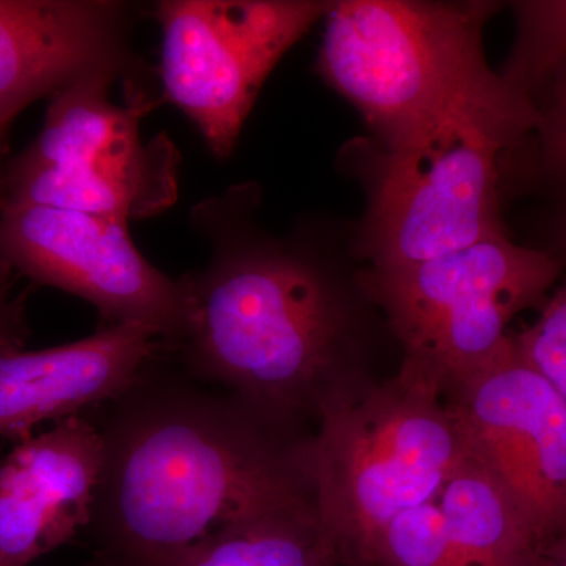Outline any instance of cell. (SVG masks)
<instances>
[{"label":"cell","mask_w":566,"mask_h":566,"mask_svg":"<svg viewBox=\"0 0 566 566\" xmlns=\"http://www.w3.org/2000/svg\"><path fill=\"white\" fill-rule=\"evenodd\" d=\"M159 353L92 420L103 465L85 532L107 566H177L229 521L315 499L312 438Z\"/></svg>","instance_id":"1"},{"label":"cell","mask_w":566,"mask_h":566,"mask_svg":"<svg viewBox=\"0 0 566 566\" xmlns=\"http://www.w3.org/2000/svg\"><path fill=\"white\" fill-rule=\"evenodd\" d=\"M255 186L193 205L189 226L207 263L178 281L186 329L181 370L294 423L352 394L354 318L344 286L311 244L255 223Z\"/></svg>","instance_id":"2"},{"label":"cell","mask_w":566,"mask_h":566,"mask_svg":"<svg viewBox=\"0 0 566 566\" xmlns=\"http://www.w3.org/2000/svg\"><path fill=\"white\" fill-rule=\"evenodd\" d=\"M499 2H331L319 76L353 104L386 151L468 115L536 132L535 103L488 65L483 29Z\"/></svg>","instance_id":"3"},{"label":"cell","mask_w":566,"mask_h":566,"mask_svg":"<svg viewBox=\"0 0 566 566\" xmlns=\"http://www.w3.org/2000/svg\"><path fill=\"white\" fill-rule=\"evenodd\" d=\"M438 376L406 363L389 381L319 412L311 469L319 521L342 566H370L390 521L439 501L469 455Z\"/></svg>","instance_id":"4"},{"label":"cell","mask_w":566,"mask_h":566,"mask_svg":"<svg viewBox=\"0 0 566 566\" xmlns=\"http://www.w3.org/2000/svg\"><path fill=\"white\" fill-rule=\"evenodd\" d=\"M565 262L499 234L428 262L363 274L406 363L438 376L446 390L474 374L505 344L513 316L546 296Z\"/></svg>","instance_id":"5"},{"label":"cell","mask_w":566,"mask_h":566,"mask_svg":"<svg viewBox=\"0 0 566 566\" xmlns=\"http://www.w3.org/2000/svg\"><path fill=\"white\" fill-rule=\"evenodd\" d=\"M523 136L502 118L468 115L386 151L360 234L371 268L411 266L506 234L499 156Z\"/></svg>","instance_id":"6"},{"label":"cell","mask_w":566,"mask_h":566,"mask_svg":"<svg viewBox=\"0 0 566 566\" xmlns=\"http://www.w3.org/2000/svg\"><path fill=\"white\" fill-rule=\"evenodd\" d=\"M329 7L323 0L156 2L163 102L191 118L216 158H230L264 81Z\"/></svg>","instance_id":"7"},{"label":"cell","mask_w":566,"mask_h":566,"mask_svg":"<svg viewBox=\"0 0 566 566\" xmlns=\"http://www.w3.org/2000/svg\"><path fill=\"white\" fill-rule=\"evenodd\" d=\"M0 263L82 297L104 324L150 327L161 349L172 348L185 334L188 311L180 281L142 255L125 219L0 203Z\"/></svg>","instance_id":"8"},{"label":"cell","mask_w":566,"mask_h":566,"mask_svg":"<svg viewBox=\"0 0 566 566\" xmlns=\"http://www.w3.org/2000/svg\"><path fill=\"white\" fill-rule=\"evenodd\" d=\"M450 389L469 450L515 499L542 547L566 535V401L515 335Z\"/></svg>","instance_id":"9"},{"label":"cell","mask_w":566,"mask_h":566,"mask_svg":"<svg viewBox=\"0 0 566 566\" xmlns=\"http://www.w3.org/2000/svg\"><path fill=\"white\" fill-rule=\"evenodd\" d=\"M132 20L114 0H0V132L82 77L136 71Z\"/></svg>","instance_id":"10"},{"label":"cell","mask_w":566,"mask_h":566,"mask_svg":"<svg viewBox=\"0 0 566 566\" xmlns=\"http://www.w3.org/2000/svg\"><path fill=\"white\" fill-rule=\"evenodd\" d=\"M103 465L98 428L77 415L0 461V566H31L85 532Z\"/></svg>","instance_id":"11"},{"label":"cell","mask_w":566,"mask_h":566,"mask_svg":"<svg viewBox=\"0 0 566 566\" xmlns=\"http://www.w3.org/2000/svg\"><path fill=\"white\" fill-rule=\"evenodd\" d=\"M159 352L150 327L117 323L73 344L0 354V438L21 441L41 422L114 400Z\"/></svg>","instance_id":"12"},{"label":"cell","mask_w":566,"mask_h":566,"mask_svg":"<svg viewBox=\"0 0 566 566\" xmlns=\"http://www.w3.org/2000/svg\"><path fill=\"white\" fill-rule=\"evenodd\" d=\"M118 77L103 71L52 95L40 136L20 158L77 170L117 188L139 180L148 161L139 122L151 104L140 96L129 106H115L109 91Z\"/></svg>","instance_id":"13"},{"label":"cell","mask_w":566,"mask_h":566,"mask_svg":"<svg viewBox=\"0 0 566 566\" xmlns=\"http://www.w3.org/2000/svg\"><path fill=\"white\" fill-rule=\"evenodd\" d=\"M438 502L452 566H536L542 542L534 526L471 450Z\"/></svg>","instance_id":"14"},{"label":"cell","mask_w":566,"mask_h":566,"mask_svg":"<svg viewBox=\"0 0 566 566\" xmlns=\"http://www.w3.org/2000/svg\"><path fill=\"white\" fill-rule=\"evenodd\" d=\"M177 566H342L315 499L237 517L193 545Z\"/></svg>","instance_id":"15"},{"label":"cell","mask_w":566,"mask_h":566,"mask_svg":"<svg viewBox=\"0 0 566 566\" xmlns=\"http://www.w3.org/2000/svg\"><path fill=\"white\" fill-rule=\"evenodd\" d=\"M510 6L516 39L499 74L513 92L536 104L566 66V0H517Z\"/></svg>","instance_id":"16"},{"label":"cell","mask_w":566,"mask_h":566,"mask_svg":"<svg viewBox=\"0 0 566 566\" xmlns=\"http://www.w3.org/2000/svg\"><path fill=\"white\" fill-rule=\"evenodd\" d=\"M370 566H452L439 502L395 516L379 538Z\"/></svg>","instance_id":"17"},{"label":"cell","mask_w":566,"mask_h":566,"mask_svg":"<svg viewBox=\"0 0 566 566\" xmlns=\"http://www.w3.org/2000/svg\"><path fill=\"white\" fill-rule=\"evenodd\" d=\"M517 348L566 401V281L536 322L515 335Z\"/></svg>","instance_id":"18"},{"label":"cell","mask_w":566,"mask_h":566,"mask_svg":"<svg viewBox=\"0 0 566 566\" xmlns=\"http://www.w3.org/2000/svg\"><path fill=\"white\" fill-rule=\"evenodd\" d=\"M539 163L551 180L566 182V66L536 103Z\"/></svg>","instance_id":"19"},{"label":"cell","mask_w":566,"mask_h":566,"mask_svg":"<svg viewBox=\"0 0 566 566\" xmlns=\"http://www.w3.org/2000/svg\"><path fill=\"white\" fill-rule=\"evenodd\" d=\"M10 271L0 263V354L22 349L29 337L24 297L11 293Z\"/></svg>","instance_id":"20"},{"label":"cell","mask_w":566,"mask_h":566,"mask_svg":"<svg viewBox=\"0 0 566 566\" xmlns=\"http://www.w3.org/2000/svg\"><path fill=\"white\" fill-rule=\"evenodd\" d=\"M536 566H566V535L542 547Z\"/></svg>","instance_id":"21"},{"label":"cell","mask_w":566,"mask_h":566,"mask_svg":"<svg viewBox=\"0 0 566 566\" xmlns=\"http://www.w3.org/2000/svg\"><path fill=\"white\" fill-rule=\"evenodd\" d=\"M554 240H556V248L551 249L554 255L566 262V200L560 212H558L556 219V233H554Z\"/></svg>","instance_id":"22"},{"label":"cell","mask_w":566,"mask_h":566,"mask_svg":"<svg viewBox=\"0 0 566 566\" xmlns=\"http://www.w3.org/2000/svg\"><path fill=\"white\" fill-rule=\"evenodd\" d=\"M81 566H107L104 564L102 558L93 557L91 562H87V564L81 565Z\"/></svg>","instance_id":"23"},{"label":"cell","mask_w":566,"mask_h":566,"mask_svg":"<svg viewBox=\"0 0 566 566\" xmlns=\"http://www.w3.org/2000/svg\"><path fill=\"white\" fill-rule=\"evenodd\" d=\"M2 137L3 133L0 132V144H2ZM2 182H3V175L0 172V199H2Z\"/></svg>","instance_id":"24"}]
</instances>
